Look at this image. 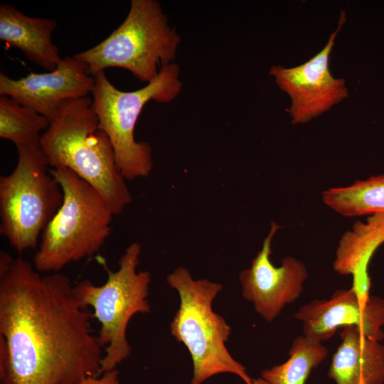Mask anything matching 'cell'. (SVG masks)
I'll return each instance as SVG.
<instances>
[{"label": "cell", "instance_id": "6da1fadb", "mask_svg": "<svg viewBox=\"0 0 384 384\" xmlns=\"http://www.w3.org/2000/svg\"><path fill=\"white\" fill-rule=\"evenodd\" d=\"M92 318L67 276L42 277L21 257L0 268L1 383L78 384L101 375Z\"/></svg>", "mask_w": 384, "mask_h": 384}, {"label": "cell", "instance_id": "7a4b0ae2", "mask_svg": "<svg viewBox=\"0 0 384 384\" xmlns=\"http://www.w3.org/2000/svg\"><path fill=\"white\" fill-rule=\"evenodd\" d=\"M51 168H66L91 185L114 215L132 201L116 163L108 136L99 127L92 100L86 96L64 101L41 137Z\"/></svg>", "mask_w": 384, "mask_h": 384}, {"label": "cell", "instance_id": "3957f363", "mask_svg": "<svg viewBox=\"0 0 384 384\" xmlns=\"http://www.w3.org/2000/svg\"><path fill=\"white\" fill-rule=\"evenodd\" d=\"M50 172L63 200L41 236L33 264L37 271L58 272L100 250L112 233L114 215L102 196L70 170L51 168Z\"/></svg>", "mask_w": 384, "mask_h": 384}, {"label": "cell", "instance_id": "277c9868", "mask_svg": "<svg viewBox=\"0 0 384 384\" xmlns=\"http://www.w3.org/2000/svg\"><path fill=\"white\" fill-rule=\"evenodd\" d=\"M166 282L177 291L180 298L170 331L190 353L193 368L191 384H202L223 373H233L245 384H250L252 379L245 368L233 358L226 348L230 326L212 309V303L223 285L207 279L195 280L188 269L183 267L170 273Z\"/></svg>", "mask_w": 384, "mask_h": 384}, {"label": "cell", "instance_id": "5b68a950", "mask_svg": "<svg viewBox=\"0 0 384 384\" xmlns=\"http://www.w3.org/2000/svg\"><path fill=\"white\" fill-rule=\"evenodd\" d=\"M181 38L156 0H132L124 21L104 41L74 56L94 76L108 68L129 70L150 82L176 58Z\"/></svg>", "mask_w": 384, "mask_h": 384}, {"label": "cell", "instance_id": "8992f818", "mask_svg": "<svg viewBox=\"0 0 384 384\" xmlns=\"http://www.w3.org/2000/svg\"><path fill=\"white\" fill-rule=\"evenodd\" d=\"M177 64L162 67L158 75L139 90H118L105 72L94 75L92 107L99 127L108 136L117 166L125 180L147 176L153 168L151 147L146 142H137L134 129L143 107L150 100L169 102L180 93L182 83Z\"/></svg>", "mask_w": 384, "mask_h": 384}, {"label": "cell", "instance_id": "52a82bcc", "mask_svg": "<svg viewBox=\"0 0 384 384\" xmlns=\"http://www.w3.org/2000/svg\"><path fill=\"white\" fill-rule=\"evenodd\" d=\"M141 252V244L132 242L120 257L117 270L105 268L107 278L103 284L86 279L73 286L78 302L93 309V317L101 326L97 336L105 348L101 374L116 369L129 356L127 329L132 317L151 311L147 299L151 274L137 271Z\"/></svg>", "mask_w": 384, "mask_h": 384}, {"label": "cell", "instance_id": "ba28073f", "mask_svg": "<svg viewBox=\"0 0 384 384\" xmlns=\"http://www.w3.org/2000/svg\"><path fill=\"white\" fill-rule=\"evenodd\" d=\"M16 149L15 169L0 177V234L21 255L37 245L63 193L41 146Z\"/></svg>", "mask_w": 384, "mask_h": 384}, {"label": "cell", "instance_id": "9c48e42d", "mask_svg": "<svg viewBox=\"0 0 384 384\" xmlns=\"http://www.w3.org/2000/svg\"><path fill=\"white\" fill-rule=\"evenodd\" d=\"M346 20V13L341 11L337 28L325 46L308 61L291 68L271 67L270 75L290 97L287 112L292 124L307 123L348 96L346 80L334 78L329 69L335 40Z\"/></svg>", "mask_w": 384, "mask_h": 384}, {"label": "cell", "instance_id": "30bf717a", "mask_svg": "<svg viewBox=\"0 0 384 384\" xmlns=\"http://www.w3.org/2000/svg\"><path fill=\"white\" fill-rule=\"evenodd\" d=\"M279 225L271 223V228L262 247L252 260L250 268L240 274L243 297L253 304L255 310L267 321H272L284 306L301 295L308 277L304 264L287 257L279 267L270 260L271 243Z\"/></svg>", "mask_w": 384, "mask_h": 384}, {"label": "cell", "instance_id": "8fae6325", "mask_svg": "<svg viewBox=\"0 0 384 384\" xmlns=\"http://www.w3.org/2000/svg\"><path fill=\"white\" fill-rule=\"evenodd\" d=\"M95 77L85 63L74 55L59 62L53 71L31 73L19 79L0 74V95H6L28 107L50 122L61 104L69 99L92 93Z\"/></svg>", "mask_w": 384, "mask_h": 384}, {"label": "cell", "instance_id": "7c38bea8", "mask_svg": "<svg viewBox=\"0 0 384 384\" xmlns=\"http://www.w3.org/2000/svg\"><path fill=\"white\" fill-rule=\"evenodd\" d=\"M294 318L302 322L304 335L321 342L346 326H355L378 341L384 338V299L370 295L363 300L351 287L336 290L329 299L311 301L299 308Z\"/></svg>", "mask_w": 384, "mask_h": 384}, {"label": "cell", "instance_id": "4fadbf2b", "mask_svg": "<svg viewBox=\"0 0 384 384\" xmlns=\"http://www.w3.org/2000/svg\"><path fill=\"white\" fill-rule=\"evenodd\" d=\"M56 26L54 19L31 17L11 5H0V40L46 71L54 70L62 60L51 40Z\"/></svg>", "mask_w": 384, "mask_h": 384}, {"label": "cell", "instance_id": "5bb4252c", "mask_svg": "<svg viewBox=\"0 0 384 384\" xmlns=\"http://www.w3.org/2000/svg\"><path fill=\"white\" fill-rule=\"evenodd\" d=\"M334 354L328 377L336 384H384V345L346 326Z\"/></svg>", "mask_w": 384, "mask_h": 384}, {"label": "cell", "instance_id": "9a60e30c", "mask_svg": "<svg viewBox=\"0 0 384 384\" xmlns=\"http://www.w3.org/2000/svg\"><path fill=\"white\" fill-rule=\"evenodd\" d=\"M384 243V212L370 215L367 222L357 221L352 230L341 237L336 251L334 270L351 275V288L363 300L370 297V278L368 268L375 250Z\"/></svg>", "mask_w": 384, "mask_h": 384}, {"label": "cell", "instance_id": "2e32d148", "mask_svg": "<svg viewBox=\"0 0 384 384\" xmlns=\"http://www.w3.org/2000/svg\"><path fill=\"white\" fill-rule=\"evenodd\" d=\"M322 198L331 209L347 217L384 212V175L331 188L323 192Z\"/></svg>", "mask_w": 384, "mask_h": 384}, {"label": "cell", "instance_id": "e0dca14e", "mask_svg": "<svg viewBox=\"0 0 384 384\" xmlns=\"http://www.w3.org/2000/svg\"><path fill=\"white\" fill-rule=\"evenodd\" d=\"M328 353V348L321 341L299 336L292 342L288 359L264 370L260 378L269 384H304L311 371L326 358Z\"/></svg>", "mask_w": 384, "mask_h": 384}, {"label": "cell", "instance_id": "ac0fdd59", "mask_svg": "<svg viewBox=\"0 0 384 384\" xmlns=\"http://www.w3.org/2000/svg\"><path fill=\"white\" fill-rule=\"evenodd\" d=\"M50 122L6 95L0 97V137L20 146H41L40 133Z\"/></svg>", "mask_w": 384, "mask_h": 384}, {"label": "cell", "instance_id": "d6986e66", "mask_svg": "<svg viewBox=\"0 0 384 384\" xmlns=\"http://www.w3.org/2000/svg\"><path fill=\"white\" fill-rule=\"evenodd\" d=\"M78 384H119L117 369L106 372L97 377H90Z\"/></svg>", "mask_w": 384, "mask_h": 384}, {"label": "cell", "instance_id": "ffe728a7", "mask_svg": "<svg viewBox=\"0 0 384 384\" xmlns=\"http://www.w3.org/2000/svg\"><path fill=\"white\" fill-rule=\"evenodd\" d=\"M250 384H269L267 382H266L264 379L262 378L252 379Z\"/></svg>", "mask_w": 384, "mask_h": 384}]
</instances>
